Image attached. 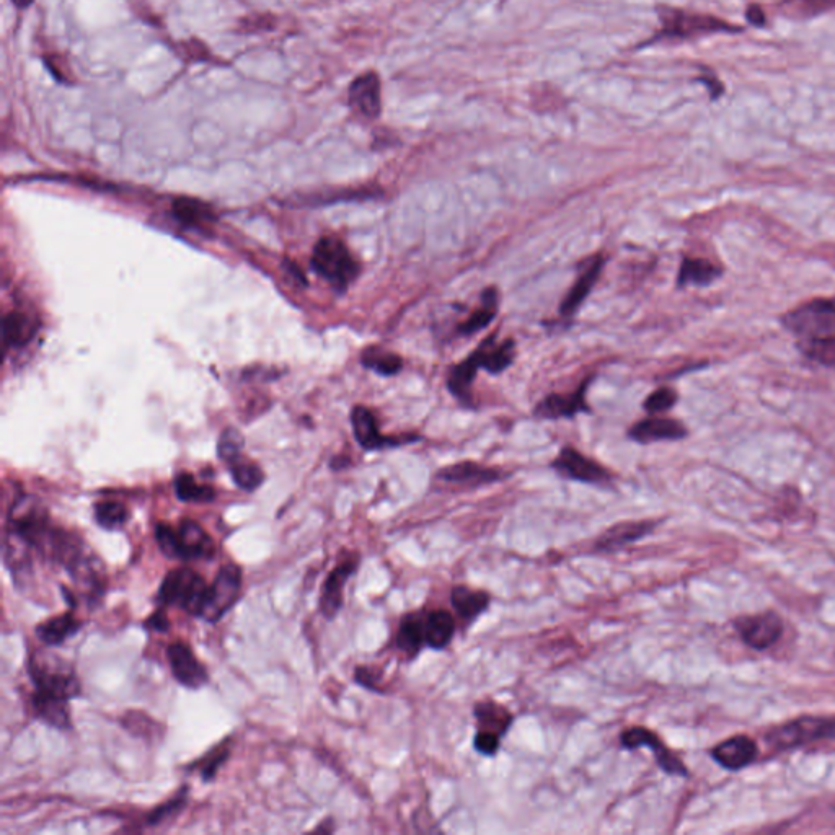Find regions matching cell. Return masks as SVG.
Listing matches in <instances>:
<instances>
[{
	"mask_svg": "<svg viewBox=\"0 0 835 835\" xmlns=\"http://www.w3.org/2000/svg\"><path fill=\"white\" fill-rule=\"evenodd\" d=\"M168 663L178 684L190 690H198L209 682L208 669L196 658L185 641H173L167 650Z\"/></svg>",
	"mask_w": 835,
	"mask_h": 835,
	"instance_id": "cell-13",
	"label": "cell"
},
{
	"mask_svg": "<svg viewBox=\"0 0 835 835\" xmlns=\"http://www.w3.org/2000/svg\"><path fill=\"white\" fill-rule=\"evenodd\" d=\"M10 2H12V4H14L18 10H27L28 7H31V5H33V2H35V0H10Z\"/></svg>",
	"mask_w": 835,
	"mask_h": 835,
	"instance_id": "cell-51",
	"label": "cell"
},
{
	"mask_svg": "<svg viewBox=\"0 0 835 835\" xmlns=\"http://www.w3.org/2000/svg\"><path fill=\"white\" fill-rule=\"evenodd\" d=\"M736 630L747 646L754 650H767L783 635V622L775 612L746 615L736 620Z\"/></svg>",
	"mask_w": 835,
	"mask_h": 835,
	"instance_id": "cell-12",
	"label": "cell"
},
{
	"mask_svg": "<svg viewBox=\"0 0 835 835\" xmlns=\"http://www.w3.org/2000/svg\"><path fill=\"white\" fill-rule=\"evenodd\" d=\"M312 266L336 291H346L361 270L350 248L336 237H323L319 240L314 248Z\"/></svg>",
	"mask_w": 835,
	"mask_h": 835,
	"instance_id": "cell-5",
	"label": "cell"
},
{
	"mask_svg": "<svg viewBox=\"0 0 835 835\" xmlns=\"http://www.w3.org/2000/svg\"><path fill=\"white\" fill-rule=\"evenodd\" d=\"M501 738L496 734L485 733V731H477L475 738H473V749L485 757H495L500 751Z\"/></svg>",
	"mask_w": 835,
	"mask_h": 835,
	"instance_id": "cell-43",
	"label": "cell"
},
{
	"mask_svg": "<svg viewBox=\"0 0 835 835\" xmlns=\"http://www.w3.org/2000/svg\"><path fill=\"white\" fill-rule=\"evenodd\" d=\"M498 304H500L498 289H485L482 292V297H480L478 309L473 310L469 319L465 320L464 323H460L457 327V333L460 336H472L473 333H478L483 328L488 327L498 314Z\"/></svg>",
	"mask_w": 835,
	"mask_h": 835,
	"instance_id": "cell-30",
	"label": "cell"
},
{
	"mask_svg": "<svg viewBox=\"0 0 835 835\" xmlns=\"http://www.w3.org/2000/svg\"><path fill=\"white\" fill-rule=\"evenodd\" d=\"M783 9L796 18H813L835 10V0H783Z\"/></svg>",
	"mask_w": 835,
	"mask_h": 835,
	"instance_id": "cell-39",
	"label": "cell"
},
{
	"mask_svg": "<svg viewBox=\"0 0 835 835\" xmlns=\"http://www.w3.org/2000/svg\"><path fill=\"white\" fill-rule=\"evenodd\" d=\"M354 681L358 682L359 685H363L364 689L380 692L376 684L377 679L369 668H356V671H354Z\"/></svg>",
	"mask_w": 835,
	"mask_h": 835,
	"instance_id": "cell-49",
	"label": "cell"
},
{
	"mask_svg": "<svg viewBox=\"0 0 835 835\" xmlns=\"http://www.w3.org/2000/svg\"><path fill=\"white\" fill-rule=\"evenodd\" d=\"M229 465L235 485L242 488V490L255 491L258 486H261L263 480H265V475L261 472L260 467L257 464H253V462H248V460H242V457L234 460Z\"/></svg>",
	"mask_w": 835,
	"mask_h": 835,
	"instance_id": "cell-37",
	"label": "cell"
},
{
	"mask_svg": "<svg viewBox=\"0 0 835 835\" xmlns=\"http://www.w3.org/2000/svg\"><path fill=\"white\" fill-rule=\"evenodd\" d=\"M395 643H397L398 650L407 654L408 658H416L423 650V646H426L425 615H405L398 625Z\"/></svg>",
	"mask_w": 835,
	"mask_h": 835,
	"instance_id": "cell-28",
	"label": "cell"
},
{
	"mask_svg": "<svg viewBox=\"0 0 835 835\" xmlns=\"http://www.w3.org/2000/svg\"><path fill=\"white\" fill-rule=\"evenodd\" d=\"M687 434L689 431L681 421L653 415L633 425L628 431V438L640 444H651L659 441H681Z\"/></svg>",
	"mask_w": 835,
	"mask_h": 835,
	"instance_id": "cell-20",
	"label": "cell"
},
{
	"mask_svg": "<svg viewBox=\"0 0 835 835\" xmlns=\"http://www.w3.org/2000/svg\"><path fill=\"white\" fill-rule=\"evenodd\" d=\"M188 791H190V788L182 787L173 798L152 809L151 813L147 814L146 826H160L168 819L175 818L177 814L182 813L183 808L188 803Z\"/></svg>",
	"mask_w": 835,
	"mask_h": 835,
	"instance_id": "cell-38",
	"label": "cell"
},
{
	"mask_svg": "<svg viewBox=\"0 0 835 835\" xmlns=\"http://www.w3.org/2000/svg\"><path fill=\"white\" fill-rule=\"evenodd\" d=\"M209 584L203 576L191 568H175L168 571L160 584L157 601L162 606L178 607L190 615L199 617L208 597Z\"/></svg>",
	"mask_w": 835,
	"mask_h": 835,
	"instance_id": "cell-4",
	"label": "cell"
},
{
	"mask_svg": "<svg viewBox=\"0 0 835 835\" xmlns=\"http://www.w3.org/2000/svg\"><path fill=\"white\" fill-rule=\"evenodd\" d=\"M746 18L747 22L754 25V27H764L765 23H767V18H765L764 10L762 7L757 4H752L747 7L746 10Z\"/></svg>",
	"mask_w": 835,
	"mask_h": 835,
	"instance_id": "cell-50",
	"label": "cell"
},
{
	"mask_svg": "<svg viewBox=\"0 0 835 835\" xmlns=\"http://www.w3.org/2000/svg\"><path fill=\"white\" fill-rule=\"evenodd\" d=\"M348 105L366 120H377L382 115V84L377 72H364L351 82Z\"/></svg>",
	"mask_w": 835,
	"mask_h": 835,
	"instance_id": "cell-14",
	"label": "cell"
},
{
	"mask_svg": "<svg viewBox=\"0 0 835 835\" xmlns=\"http://www.w3.org/2000/svg\"><path fill=\"white\" fill-rule=\"evenodd\" d=\"M723 270L707 258L685 257L682 258L681 268L677 274V286H710L716 279L721 278Z\"/></svg>",
	"mask_w": 835,
	"mask_h": 835,
	"instance_id": "cell-24",
	"label": "cell"
},
{
	"mask_svg": "<svg viewBox=\"0 0 835 835\" xmlns=\"http://www.w3.org/2000/svg\"><path fill=\"white\" fill-rule=\"evenodd\" d=\"M80 630H82V622L72 612H66V614L40 623L36 627V637L40 638L45 645L59 646L66 643L69 638L76 637Z\"/></svg>",
	"mask_w": 835,
	"mask_h": 835,
	"instance_id": "cell-29",
	"label": "cell"
},
{
	"mask_svg": "<svg viewBox=\"0 0 835 835\" xmlns=\"http://www.w3.org/2000/svg\"><path fill=\"white\" fill-rule=\"evenodd\" d=\"M436 478H438L439 482L447 483V485L478 488V486L501 482L506 477H504V473L501 470L467 460V462H457V464L447 465V467H444V469L436 473Z\"/></svg>",
	"mask_w": 835,
	"mask_h": 835,
	"instance_id": "cell-16",
	"label": "cell"
},
{
	"mask_svg": "<svg viewBox=\"0 0 835 835\" xmlns=\"http://www.w3.org/2000/svg\"><path fill=\"white\" fill-rule=\"evenodd\" d=\"M593 377L584 380L583 384L579 385L578 389L571 394L560 395L552 394L542 400V402L535 407L534 415L542 420H560V418H573L578 413L588 411V403H586V390H588L589 382Z\"/></svg>",
	"mask_w": 835,
	"mask_h": 835,
	"instance_id": "cell-18",
	"label": "cell"
},
{
	"mask_svg": "<svg viewBox=\"0 0 835 835\" xmlns=\"http://www.w3.org/2000/svg\"><path fill=\"white\" fill-rule=\"evenodd\" d=\"M43 61H45L46 69L51 72V76L58 80V82L67 85L74 82V80H72L74 77H72L71 71H69V67H67L66 59L58 58V56L51 54V56H45Z\"/></svg>",
	"mask_w": 835,
	"mask_h": 835,
	"instance_id": "cell-44",
	"label": "cell"
},
{
	"mask_svg": "<svg viewBox=\"0 0 835 835\" xmlns=\"http://www.w3.org/2000/svg\"><path fill=\"white\" fill-rule=\"evenodd\" d=\"M28 674L35 685V694L71 702L82 692L76 672L61 659L33 654L28 661Z\"/></svg>",
	"mask_w": 835,
	"mask_h": 835,
	"instance_id": "cell-3",
	"label": "cell"
},
{
	"mask_svg": "<svg viewBox=\"0 0 835 835\" xmlns=\"http://www.w3.org/2000/svg\"><path fill=\"white\" fill-rule=\"evenodd\" d=\"M358 566L359 557L353 555L345 562L338 563L325 579L322 594H320V612L325 619L333 620L336 615L340 614L343 602H345L346 583L356 573Z\"/></svg>",
	"mask_w": 835,
	"mask_h": 835,
	"instance_id": "cell-15",
	"label": "cell"
},
{
	"mask_svg": "<svg viewBox=\"0 0 835 835\" xmlns=\"http://www.w3.org/2000/svg\"><path fill=\"white\" fill-rule=\"evenodd\" d=\"M677 392L671 387H659L654 390L653 394L648 395L643 408H645L650 415H661L666 411L671 410L677 403Z\"/></svg>",
	"mask_w": 835,
	"mask_h": 835,
	"instance_id": "cell-41",
	"label": "cell"
},
{
	"mask_svg": "<svg viewBox=\"0 0 835 835\" xmlns=\"http://www.w3.org/2000/svg\"><path fill=\"white\" fill-rule=\"evenodd\" d=\"M361 363L367 369L385 377L397 376L398 372L403 369L402 356H398L392 351L382 350L377 346H371L364 351L363 356H361Z\"/></svg>",
	"mask_w": 835,
	"mask_h": 835,
	"instance_id": "cell-33",
	"label": "cell"
},
{
	"mask_svg": "<svg viewBox=\"0 0 835 835\" xmlns=\"http://www.w3.org/2000/svg\"><path fill=\"white\" fill-rule=\"evenodd\" d=\"M656 527L653 521L619 522L609 527L604 534L596 540L594 552L617 553L628 545L637 544L646 535H650Z\"/></svg>",
	"mask_w": 835,
	"mask_h": 835,
	"instance_id": "cell-19",
	"label": "cell"
},
{
	"mask_svg": "<svg viewBox=\"0 0 835 835\" xmlns=\"http://www.w3.org/2000/svg\"><path fill=\"white\" fill-rule=\"evenodd\" d=\"M606 265V258L597 255L591 258L588 265L584 266L583 271L579 273L575 284L571 286L570 291L566 292L565 299L560 305V314L565 319H570L578 312L579 307L588 299L589 294L596 286L597 279L601 276L602 268Z\"/></svg>",
	"mask_w": 835,
	"mask_h": 835,
	"instance_id": "cell-21",
	"label": "cell"
},
{
	"mask_svg": "<svg viewBox=\"0 0 835 835\" xmlns=\"http://www.w3.org/2000/svg\"><path fill=\"white\" fill-rule=\"evenodd\" d=\"M2 332H4V345L7 348H20V346L27 345L28 341L33 338L35 327L27 315L10 312L5 315L4 322H2Z\"/></svg>",
	"mask_w": 835,
	"mask_h": 835,
	"instance_id": "cell-32",
	"label": "cell"
},
{
	"mask_svg": "<svg viewBox=\"0 0 835 835\" xmlns=\"http://www.w3.org/2000/svg\"><path fill=\"white\" fill-rule=\"evenodd\" d=\"M490 594L467 586H456L451 591V604L459 619L470 625L490 607Z\"/></svg>",
	"mask_w": 835,
	"mask_h": 835,
	"instance_id": "cell-26",
	"label": "cell"
},
{
	"mask_svg": "<svg viewBox=\"0 0 835 835\" xmlns=\"http://www.w3.org/2000/svg\"><path fill=\"white\" fill-rule=\"evenodd\" d=\"M697 82L700 84L705 85L707 87L708 92H710V100L715 102L718 98L723 97V93H725V85L721 84V80L718 77L713 76V74H702V76L697 77Z\"/></svg>",
	"mask_w": 835,
	"mask_h": 835,
	"instance_id": "cell-46",
	"label": "cell"
},
{
	"mask_svg": "<svg viewBox=\"0 0 835 835\" xmlns=\"http://www.w3.org/2000/svg\"><path fill=\"white\" fill-rule=\"evenodd\" d=\"M783 327L800 340L835 335V299L818 297L780 317Z\"/></svg>",
	"mask_w": 835,
	"mask_h": 835,
	"instance_id": "cell-7",
	"label": "cell"
},
{
	"mask_svg": "<svg viewBox=\"0 0 835 835\" xmlns=\"http://www.w3.org/2000/svg\"><path fill=\"white\" fill-rule=\"evenodd\" d=\"M496 340H498V335L488 336L469 356L473 366L477 369H485L493 376L513 366L514 359H516V343L513 340H504L500 343Z\"/></svg>",
	"mask_w": 835,
	"mask_h": 835,
	"instance_id": "cell-17",
	"label": "cell"
},
{
	"mask_svg": "<svg viewBox=\"0 0 835 835\" xmlns=\"http://www.w3.org/2000/svg\"><path fill=\"white\" fill-rule=\"evenodd\" d=\"M473 716L477 721V731L496 734L500 738L506 736L508 729L514 723L513 713L501 703L493 702V700L475 703Z\"/></svg>",
	"mask_w": 835,
	"mask_h": 835,
	"instance_id": "cell-23",
	"label": "cell"
},
{
	"mask_svg": "<svg viewBox=\"0 0 835 835\" xmlns=\"http://www.w3.org/2000/svg\"><path fill=\"white\" fill-rule=\"evenodd\" d=\"M93 516L98 526L107 531H118L128 522L129 511L120 501H100L93 506Z\"/></svg>",
	"mask_w": 835,
	"mask_h": 835,
	"instance_id": "cell-36",
	"label": "cell"
},
{
	"mask_svg": "<svg viewBox=\"0 0 835 835\" xmlns=\"http://www.w3.org/2000/svg\"><path fill=\"white\" fill-rule=\"evenodd\" d=\"M173 214L185 226H203L213 221L214 213L208 204L198 199L178 198L173 203Z\"/></svg>",
	"mask_w": 835,
	"mask_h": 835,
	"instance_id": "cell-34",
	"label": "cell"
},
{
	"mask_svg": "<svg viewBox=\"0 0 835 835\" xmlns=\"http://www.w3.org/2000/svg\"><path fill=\"white\" fill-rule=\"evenodd\" d=\"M170 627H172V623H170V619H168L167 614L162 609L155 610L154 614L149 615L146 622H144V628L155 633L168 632Z\"/></svg>",
	"mask_w": 835,
	"mask_h": 835,
	"instance_id": "cell-45",
	"label": "cell"
},
{
	"mask_svg": "<svg viewBox=\"0 0 835 835\" xmlns=\"http://www.w3.org/2000/svg\"><path fill=\"white\" fill-rule=\"evenodd\" d=\"M199 41L198 38H191V41L188 43H182V51H185L186 58H191L193 61H209L211 59V51L208 48H203L199 51L198 48Z\"/></svg>",
	"mask_w": 835,
	"mask_h": 835,
	"instance_id": "cell-47",
	"label": "cell"
},
{
	"mask_svg": "<svg viewBox=\"0 0 835 835\" xmlns=\"http://www.w3.org/2000/svg\"><path fill=\"white\" fill-rule=\"evenodd\" d=\"M242 23L245 30L252 33V31L271 30L274 20L270 15H257V17L245 18Z\"/></svg>",
	"mask_w": 835,
	"mask_h": 835,
	"instance_id": "cell-48",
	"label": "cell"
},
{
	"mask_svg": "<svg viewBox=\"0 0 835 835\" xmlns=\"http://www.w3.org/2000/svg\"><path fill=\"white\" fill-rule=\"evenodd\" d=\"M242 447V434L237 429H226L221 434V439H219V444H217V454H219L222 460H226L227 464H232L234 460L240 459Z\"/></svg>",
	"mask_w": 835,
	"mask_h": 835,
	"instance_id": "cell-42",
	"label": "cell"
},
{
	"mask_svg": "<svg viewBox=\"0 0 835 835\" xmlns=\"http://www.w3.org/2000/svg\"><path fill=\"white\" fill-rule=\"evenodd\" d=\"M835 739V716H801L767 733L769 746L778 751Z\"/></svg>",
	"mask_w": 835,
	"mask_h": 835,
	"instance_id": "cell-6",
	"label": "cell"
},
{
	"mask_svg": "<svg viewBox=\"0 0 835 835\" xmlns=\"http://www.w3.org/2000/svg\"><path fill=\"white\" fill-rule=\"evenodd\" d=\"M351 423H353L354 438L366 451H380V449L407 446L411 442L420 441V436H384L380 433L376 415L366 407L354 408L351 413Z\"/></svg>",
	"mask_w": 835,
	"mask_h": 835,
	"instance_id": "cell-11",
	"label": "cell"
},
{
	"mask_svg": "<svg viewBox=\"0 0 835 835\" xmlns=\"http://www.w3.org/2000/svg\"><path fill=\"white\" fill-rule=\"evenodd\" d=\"M456 635V619L446 609L431 610L425 615L426 646L431 650H446Z\"/></svg>",
	"mask_w": 835,
	"mask_h": 835,
	"instance_id": "cell-25",
	"label": "cell"
},
{
	"mask_svg": "<svg viewBox=\"0 0 835 835\" xmlns=\"http://www.w3.org/2000/svg\"><path fill=\"white\" fill-rule=\"evenodd\" d=\"M175 493L185 503H209L216 496L213 486L199 485L190 473H180L175 478Z\"/></svg>",
	"mask_w": 835,
	"mask_h": 835,
	"instance_id": "cell-35",
	"label": "cell"
},
{
	"mask_svg": "<svg viewBox=\"0 0 835 835\" xmlns=\"http://www.w3.org/2000/svg\"><path fill=\"white\" fill-rule=\"evenodd\" d=\"M155 540L165 557L180 562H199L216 557V544L199 522L183 519L178 527L160 522L155 527Z\"/></svg>",
	"mask_w": 835,
	"mask_h": 835,
	"instance_id": "cell-2",
	"label": "cell"
},
{
	"mask_svg": "<svg viewBox=\"0 0 835 835\" xmlns=\"http://www.w3.org/2000/svg\"><path fill=\"white\" fill-rule=\"evenodd\" d=\"M242 593V570L235 563L222 566L213 584L209 586L208 597L204 602L199 619L216 623L239 601Z\"/></svg>",
	"mask_w": 835,
	"mask_h": 835,
	"instance_id": "cell-8",
	"label": "cell"
},
{
	"mask_svg": "<svg viewBox=\"0 0 835 835\" xmlns=\"http://www.w3.org/2000/svg\"><path fill=\"white\" fill-rule=\"evenodd\" d=\"M796 346L811 363L819 364L827 369H835V335L805 338V340L798 341Z\"/></svg>",
	"mask_w": 835,
	"mask_h": 835,
	"instance_id": "cell-31",
	"label": "cell"
},
{
	"mask_svg": "<svg viewBox=\"0 0 835 835\" xmlns=\"http://www.w3.org/2000/svg\"><path fill=\"white\" fill-rule=\"evenodd\" d=\"M620 746L627 751H635L640 747H648L654 754V759L658 762L659 767L669 775H677V777H687V767L682 764V760L669 751L666 744L661 741L658 734L653 733L651 729L643 728V726H632L627 728L620 734Z\"/></svg>",
	"mask_w": 835,
	"mask_h": 835,
	"instance_id": "cell-10",
	"label": "cell"
},
{
	"mask_svg": "<svg viewBox=\"0 0 835 835\" xmlns=\"http://www.w3.org/2000/svg\"><path fill=\"white\" fill-rule=\"evenodd\" d=\"M31 707L36 718L45 725L59 731H69L72 728L71 707L67 700L51 699L45 695H31Z\"/></svg>",
	"mask_w": 835,
	"mask_h": 835,
	"instance_id": "cell-27",
	"label": "cell"
},
{
	"mask_svg": "<svg viewBox=\"0 0 835 835\" xmlns=\"http://www.w3.org/2000/svg\"><path fill=\"white\" fill-rule=\"evenodd\" d=\"M552 469L563 478L586 485H609L612 482V473L606 467L571 446L563 447L557 459L553 460Z\"/></svg>",
	"mask_w": 835,
	"mask_h": 835,
	"instance_id": "cell-9",
	"label": "cell"
},
{
	"mask_svg": "<svg viewBox=\"0 0 835 835\" xmlns=\"http://www.w3.org/2000/svg\"><path fill=\"white\" fill-rule=\"evenodd\" d=\"M757 752L754 739L738 734L718 744L712 751V757L725 769L741 770L756 760Z\"/></svg>",
	"mask_w": 835,
	"mask_h": 835,
	"instance_id": "cell-22",
	"label": "cell"
},
{
	"mask_svg": "<svg viewBox=\"0 0 835 835\" xmlns=\"http://www.w3.org/2000/svg\"><path fill=\"white\" fill-rule=\"evenodd\" d=\"M230 751H232V746H230L229 741H224V743L214 747L213 751L206 754L203 759L199 760L198 764L195 762V767L198 769L199 775H201L204 782L214 780L219 769L229 759Z\"/></svg>",
	"mask_w": 835,
	"mask_h": 835,
	"instance_id": "cell-40",
	"label": "cell"
},
{
	"mask_svg": "<svg viewBox=\"0 0 835 835\" xmlns=\"http://www.w3.org/2000/svg\"><path fill=\"white\" fill-rule=\"evenodd\" d=\"M658 18L661 27L656 35L651 36L650 41H646L645 46L661 43V41L697 40V38L716 35V33H741L743 31V27L726 22L723 18L677 9L669 5L658 7Z\"/></svg>",
	"mask_w": 835,
	"mask_h": 835,
	"instance_id": "cell-1",
	"label": "cell"
}]
</instances>
